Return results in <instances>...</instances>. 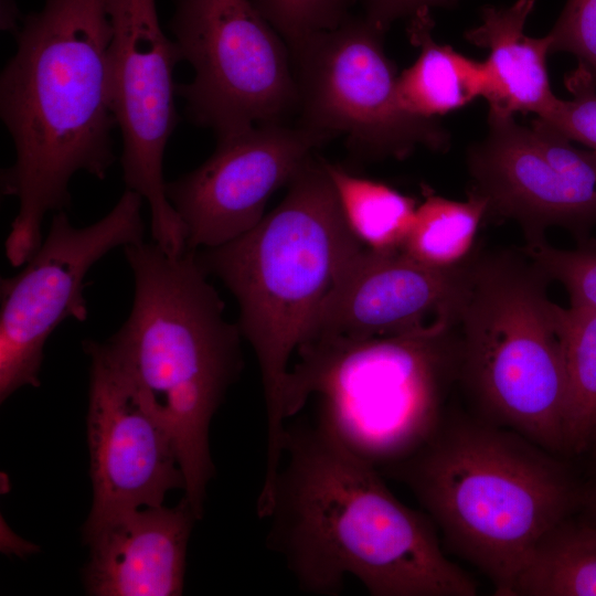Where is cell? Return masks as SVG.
Here are the masks:
<instances>
[{"instance_id": "obj_1", "label": "cell", "mask_w": 596, "mask_h": 596, "mask_svg": "<svg viewBox=\"0 0 596 596\" xmlns=\"http://www.w3.org/2000/svg\"><path fill=\"white\" fill-rule=\"evenodd\" d=\"M265 518L269 549L300 589L338 595L347 576L373 596H475L426 513L401 502L381 471L318 416L286 425Z\"/></svg>"}, {"instance_id": "obj_2", "label": "cell", "mask_w": 596, "mask_h": 596, "mask_svg": "<svg viewBox=\"0 0 596 596\" xmlns=\"http://www.w3.org/2000/svg\"><path fill=\"white\" fill-rule=\"evenodd\" d=\"M108 0H45L22 17L18 49L0 77V114L15 160L1 172V191L19 212L4 242L20 267L43 241L49 211L70 206L78 171L99 180L115 161L108 50Z\"/></svg>"}, {"instance_id": "obj_3", "label": "cell", "mask_w": 596, "mask_h": 596, "mask_svg": "<svg viewBox=\"0 0 596 596\" xmlns=\"http://www.w3.org/2000/svg\"><path fill=\"white\" fill-rule=\"evenodd\" d=\"M135 294L104 351L170 436L184 499L200 520L214 472L209 429L243 368L242 333L195 252L172 256L155 242L124 247Z\"/></svg>"}, {"instance_id": "obj_4", "label": "cell", "mask_w": 596, "mask_h": 596, "mask_svg": "<svg viewBox=\"0 0 596 596\" xmlns=\"http://www.w3.org/2000/svg\"><path fill=\"white\" fill-rule=\"evenodd\" d=\"M380 471L406 485L498 596H511L536 544L581 500L557 454L477 415L446 412L419 449Z\"/></svg>"}, {"instance_id": "obj_5", "label": "cell", "mask_w": 596, "mask_h": 596, "mask_svg": "<svg viewBox=\"0 0 596 596\" xmlns=\"http://www.w3.org/2000/svg\"><path fill=\"white\" fill-rule=\"evenodd\" d=\"M365 246L350 230L323 159L313 156L288 191L251 231L196 251L240 307L238 328L255 351L267 414L266 473L281 462L283 394L289 361L340 277Z\"/></svg>"}, {"instance_id": "obj_6", "label": "cell", "mask_w": 596, "mask_h": 596, "mask_svg": "<svg viewBox=\"0 0 596 596\" xmlns=\"http://www.w3.org/2000/svg\"><path fill=\"white\" fill-rule=\"evenodd\" d=\"M296 352L284 386L285 419L318 397L317 416L379 470L435 434L458 381L457 321L401 336L319 338Z\"/></svg>"}, {"instance_id": "obj_7", "label": "cell", "mask_w": 596, "mask_h": 596, "mask_svg": "<svg viewBox=\"0 0 596 596\" xmlns=\"http://www.w3.org/2000/svg\"><path fill=\"white\" fill-rule=\"evenodd\" d=\"M549 283L526 254L475 256L457 318L458 382L477 416L558 455L566 377Z\"/></svg>"}, {"instance_id": "obj_8", "label": "cell", "mask_w": 596, "mask_h": 596, "mask_svg": "<svg viewBox=\"0 0 596 596\" xmlns=\"http://www.w3.org/2000/svg\"><path fill=\"white\" fill-rule=\"evenodd\" d=\"M169 28L195 72L177 95L217 139L298 110L290 51L252 0H175Z\"/></svg>"}, {"instance_id": "obj_9", "label": "cell", "mask_w": 596, "mask_h": 596, "mask_svg": "<svg viewBox=\"0 0 596 596\" xmlns=\"http://www.w3.org/2000/svg\"><path fill=\"white\" fill-rule=\"evenodd\" d=\"M384 33L364 15L350 14L290 46L300 125L330 138L343 135L365 159H404L418 146L447 149L449 134L435 118L401 106Z\"/></svg>"}, {"instance_id": "obj_10", "label": "cell", "mask_w": 596, "mask_h": 596, "mask_svg": "<svg viewBox=\"0 0 596 596\" xmlns=\"http://www.w3.org/2000/svg\"><path fill=\"white\" fill-rule=\"evenodd\" d=\"M142 201L126 189L104 217L84 227L57 211L22 270L1 279V403L25 385L40 386L43 348L58 324L87 319L84 279L93 265L114 248L143 242Z\"/></svg>"}, {"instance_id": "obj_11", "label": "cell", "mask_w": 596, "mask_h": 596, "mask_svg": "<svg viewBox=\"0 0 596 596\" xmlns=\"http://www.w3.org/2000/svg\"><path fill=\"white\" fill-rule=\"evenodd\" d=\"M111 106L123 137L120 162L127 189L149 204L152 241L178 256L185 226L166 194L162 164L179 118L173 78L178 46L162 31L156 0H108Z\"/></svg>"}, {"instance_id": "obj_12", "label": "cell", "mask_w": 596, "mask_h": 596, "mask_svg": "<svg viewBox=\"0 0 596 596\" xmlns=\"http://www.w3.org/2000/svg\"><path fill=\"white\" fill-rule=\"evenodd\" d=\"M487 136L468 149V192L487 203V217L514 221L526 248L546 242L551 227L589 240L596 226V151L539 118L521 126L511 117L488 115Z\"/></svg>"}, {"instance_id": "obj_13", "label": "cell", "mask_w": 596, "mask_h": 596, "mask_svg": "<svg viewBox=\"0 0 596 596\" xmlns=\"http://www.w3.org/2000/svg\"><path fill=\"white\" fill-rule=\"evenodd\" d=\"M329 139L284 123L217 139L215 151L200 167L166 182L167 198L187 230V251L217 247L254 228L265 216L269 196Z\"/></svg>"}, {"instance_id": "obj_14", "label": "cell", "mask_w": 596, "mask_h": 596, "mask_svg": "<svg viewBox=\"0 0 596 596\" xmlns=\"http://www.w3.org/2000/svg\"><path fill=\"white\" fill-rule=\"evenodd\" d=\"M91 358L87 443L93 504L84 541L113 518L163 504L184 490V477L167 430L95 340L83 342Z\"/></svg>"}, {"instance_id": "obj_15", "label": "cell", "mask_w": 596, "mask_h": 596, "mask_svg": "<svg viewBox=\"0 0 596 596\" xmlns=\"http://www.w3.org/2000/svg\"><path fill=\"white\" fill-rule=\"evenodd\" d=\"M475 256L443 268L424 265L401 249L364 247L322 302L302 343L408 334L457 320Z\"/></svg>"}, {"instance_id": "obj_16", "label": "cell", "mask_w": 596, "mask_h": 596, "mask_svg": "<svg viewBox=\"0 0 596 596\" xmlns=\"http://www.w3.org/2000/svg\"><path fill=\"white\" fill-rule=\"evenodd\" d=\"M193 509L146 507L121 513L84 542V585L94 596H178L183 592Z\"/></svg>"}, {"instance_id": "obj_17", "label": "cell", "mask_w": 596, "mask_h": 596, "mask_svg": "<svg viewBox=\"0 0 596 596\" xmlns=\"http://www.w3.org/2000/svg\"><path fill=\"white\" fill-rule=\"evenodd\" d=\"M536 0H517L509 7H483L481 23L465 32L469 43L489 50L485 61L489 88L485 96L489 116L511 117L517 113L547 115L558 100L547 72L551 42L547 35L524 33Z\"/></svg>"}, {"instance_id": "obj_18", "label": "cell", "mask_w": 596, "mask_h": 596, "mask_svg": "<svg viewBox=\"0 0 596 596\" xmlns=\"http://www.w3.org/2000/svg\"><path fill=\"white\" fill-rule=\"evenodd\" d=\"M434 19L428 8L411 17L407 33L419 49L415 63L397 78V97L412 115L435 118L459 109L489 88L486 62L469 58L433 38Z\"/></svg>"}, {"instance_id": "obj_19", "label": "cell", "mask_w": 596, "mask_h": 596, "mask_svg": "<svg viewBox=\"0 0 596 596\" xmlns=\"http://www.w3.org/2000/svg\"><path fill=\"white\" fill-rule=\"evenodd\" d=\"M511 596H596V522L571 515L536 544Z\"/></svg>"}, {"instance_id": "obj_20", "label": "cell", "mask_w": 596, "mask_h": 596, "mask_svg": "<svg viewBox=\"0 0 596 596\" xmlns=\"http://www.w3.org/2000/svg\"><path fill=\"white\" fill-rule=\"evenodd\" d=\"M565 377V451L587 450L596 438V309L554 306Z\"/></svg>"}, {"instance_id": "obj_21", "label": "cell", "mask_w": 596, "mask_h": 596, "mask_svg": "<svg viewBox=\"0 0 596 596\" xmlns=\"http://www.w3.org/2000/svg\"><path fill=\"white\" fill-rule=\"evenodd\" d=\"M323 163L344 219L360 242L377 252L401 249L415 217L416 201L385 183Z\"/></svg>"}, {"instance_id": "obj_22", "label": "cell", "mask_w": 596, "mask_h": 596, "mask_svg": "<svg viewBox=\"0 0 596 596\" xmlns=\"http://www.w3.org/2000/svg\"><path fill=\"white\" fill-rule=\"evenodd\" d=\"M486 217L487 203L475 193L468 192L466 201L428 194L417 206L401 251L427 266H457L473 254L476 235Z\"/></svg>"}, {"instance_id": "obj_23", "label": "cell", "mask_w": 596, "mask_h": 596, "mask_svg": "<svg viewBox=\"0 0 596 596\" xmlns=\"http://www.w3.org/2000/svg\"><path fill=\"white\" fill-rule=\"evenodd\" d=\"M523 252L549 280L564 286L570 304L596 309V243L579 242L573 249H561L546 242Z\"/></svg>"}, {"instance_id": "obj_24", "label": "cell", "mask_w": 596, "mask_h": 596, "mask_svg": "<svg viewBox=\"0 0 596 596\" xmlns=\"http://www.w3.org/2000/svg\"><path fill=\"white\" fill-rule=\"evenodd\" d=\"M290 46L338 26L350 15L354 0H252Z\"/></svg>"}, {"instance_id": "obj_25", "label": "cell", "mask_w": 596, "mask_h": 596, "mask_svg": "<svg viewBox=\"0 0 596 596\" xmlns=\"http://www.w3.org/2000/svg\"><path fill=\"white\" fill-rule=\"evenodd\" d=\"M571 99H560L544 117H536L572 141L596 151V77L584 65L565 76Z\"/></svg>"}, {"instance_id": "obj_26", "label": "cell", "mask_w": 596, "mask_h": 596, "mask_svg": "<svg viewBox=\"0 0 596 596\" xmlns=\"http://www.w3.org/2000/svg\"><path fill=\"white\" fill-rule=\"evenodd\" d=\"M547 36L551 54H574L596 77V0H567Z\"/></svg>"}, {"instance_id": "obj_27", "label": "cell", "mask_w": 596, "mask_h": 596, "mask_svg": "<svg viewBox=\"0 0 596 596\" xmlns=\"http://www.w3.org/2000/svg\"><path fill=\"white\" fill-rule=\"evenodd\" d=\"M364 17L376 28L386 32L391 24L404 17H412L423 8H454L460 0H361Z\"/></svg>"}, {"instance_id": "obj_28", "label": "cell", "mask_w": 596, "mask_h": 596, "mask_svg": "<svg viewBox=\"0 0 596 596\" xmlns=\"http://www.w3.org/2000/svg\"><path fill=\"white\" fill-rule=\"evenodd\" d=\"M590 503H592V509H593V514H594L593 521L596 522V492L594 493L593 499L590 500Z\"/></svg>"}, {"instance_id": "obj_29", "label": "cell", "mask_w": 596, "mask_h": 596, "mask_svg": "<svg viewBox=\"0 0 596 596\" xmlns=\"http://www.w3.org/2000/svg\"><path fill=\"white\" fill-rule=\"evenodd\" d=\"M594 443H596V438H595ZM594 443H593V444H594Z\"/></svg>"}]
</instances>
